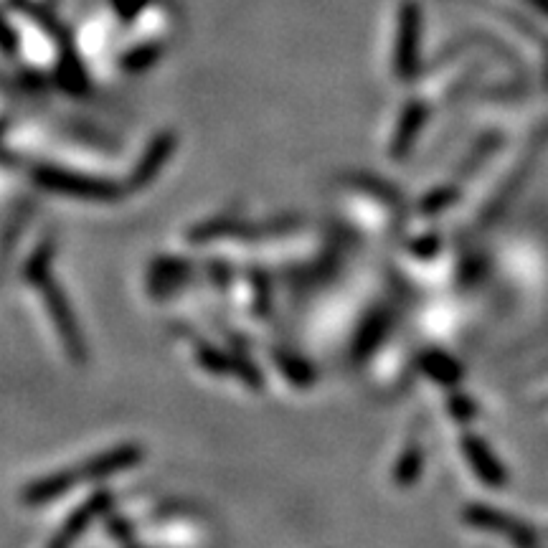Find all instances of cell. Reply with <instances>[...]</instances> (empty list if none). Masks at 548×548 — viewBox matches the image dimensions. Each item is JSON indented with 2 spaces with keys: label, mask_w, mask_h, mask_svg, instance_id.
I'll use <instances>...</instances> for the list:
<instances>
[{
  "label": "cell",
  "mask_w": 548,
  "mask_h": 548,
  "mask_svg": "<svg viewBox=\"0 0 548 548\" xmlns=\"http://www.w3.org/2000/svg\"><path fill=\"white\" fill-rule=\"evenodd\" d=\"M31 178L36 186H41L44 191L59 193V196L69 198H82V201H117V198L125 196L127 188L120 186L117 181L99 176H87V173H77V170L56 168V165H36L31 170Z\"/></svg>",
  "instance_id": "1"
},
{
  "label": "cell",
  "mask_w": 548,
  "mask_h": 548,
  "mask_svg": "<svg viewBox=\"0 0 548 548\" xmlns=\"http://www.w3.org/2000/svg\"><path fill=\"white\" fill-rule=\"evenodd\" d=\"M41 295H44L46 310H49V318L54 323L56 333H59L61 343H64V351L69 353L74 363L87 361V346H84V335L82 328L77 325V318H74V310L66 300L64 290L54 282V277H46L39 285Z\"/></svg>",
  "instance_id": "2"
},
{
  "label": "cell",
  "mask_w": 548,
  "mask_h": 548,
  "mask_svg": "<svg viewBox=\"0 0 548 548\" xmlns=\"http://www.w3.org/2000/svg\"><path fill=\"white\" fill-rule=\"evenodd\" d=\"M419 33H422V11L414 0H404L399 8L394 46V72L401 82H411L419 72Z\"/></svg>",
  "instance_id": "3"
},
{
  "label": "cell",
  "mask_w": 548,
  "mask_h": 548,
  "mask_svg": "<svg viewBox=\"0 0 548 548\" xmlns=\"http://www.w3.org/2000/svg\"><path fill=\"white\" fill-rule=\"evenodd\" d=\"M462 521L470 523L472 528H480V531L500 533V536L510 538V541L516 543V548H541L538 536L531 531V526L521 523L518 518L505 516V513L490 508V505H467L462 510Z\"/></svg>",
  "instance_id": "4"
},
{
  "label": "cell",
  "mask_w": 548,
  "mask_h": 548,
  "mask_svg": "<svg viewBox=\"0 0 548 548\" xmlns=\"http://www.w3.org/2000/svg\"><path fill=\"white\" fill-rule=\"evenodd\" d=\"M110 508H112L110 490H97V493H92L82 505H77V508L66 516V521L61 523V528L49 541V548H72L74 541H77V538L82 536V533L87 531V528L92 526L99 516L110 513Z\"/></svg>",
  "instance_id": "5"
},
{
  "label": "cell",
  "mask_w": 548,
  "mask_h": 548,
  "mask_svg": "<svg viewBox=\"0 0 548 548\" xmlns=\"http://www.w3.org/2000/svg\"><path fill=\"white\" fill-rule=\"evenodd\" d=\"M145 452L140 444H120L115 450L99 452V455L89 457L87 462L77 467L82 483H97V480H107V477L117 475V472H125L130 467H135L137 462L143 460Z\"/></svg>",
  "instance_id": "6"
},
{
  "label": "cell",
  "mask_w": 548,
  "mask_h": 548,
  "mask_svg": "<svg viewBox=\"0 0 548 548\" xmlns=\"http://www.w3.org/2000/svg\"><path fill=\"white\" fill-rule=\"evenodd\" d=\"M176 143H178L176 135H173L170 130L158 132V135H155L153 140L148 143L145 153L140 155V160L135 163V168H132L127 188L137 191V188L150 186V183L158 178L160 170L165 168V163L170 160V155H173V150H176Z\"/></svg>",
  "instance_id": "7"
},
{
  "label": "cell",
  "mask_w": 548,
  "mask_h": 548,
  "mask_svg": "<svg viewBox=\"0 0 548 548\" xmlns=\"http://www.w3.org/2000/svg\"><path fill=\"white\" fill-rule=\"evenodd\" d=\"M460 447L465 460L470 462L472 472H475L488 488H505V483H508V472H505V467L500 465V460L493 455V450H490L483 439L475 437V434H462Z\"/></svg>",
  "instance_id": "8"
},
{
  "label": "cell",
  "mask_w": 548,
  "mask_h": 548,
  "mask_svg": "<svg viewBox=\"0 0 548 548\" xmlns=\"http://www.w3.org/2000/svg\"><path fill=\"white\" fill-rule=\"evenodd\" d=\"M77 483H82V477H79V470H64V472H51V475L39 477V480H33L23 488L21 500L31 508L36 505H46L51 500H59L61 495L72 493L77 488Z\"/></svg>",
  "instance_id": "9"
},
{
  "label": "cell",
  "mask_w": 548,
  "mask_h": 548,
  "mask_svg": "<svg viewBox=\"0 0 548 548\" xmlns=\"http://www.w3.org/2000/svg\"><path fill=\"white\" fill-rule=\"evenodd\" d=\"M424 122H427V105H424L422 99H409V105L401 110L399 122H396L394 143H391V158L401 160L409 155L411 145H414L417 135L422 132Z\"/></svg>",
  "instance_id": "10"
},
{
  "label": "cell",
  "mask_w": 548,
  "mask_h": 548,
  "mask_svg": "<svg viewBox=\"0 0 548 548\" xmlns=\"http://www.w3.org/2000/svg\"><path fill=\"white\" fill-rule=\"evenodd\" d=\"M417 366L422 368V373L427 379H432L439 386H460L465 379V371H462L460 363L450 356V353L437 351V348H429L422 356L417 358Z\"/></svg>",
  "instance_id": "11"
},
{
  "label": "cell",
  "mask_w": 548,
  "mask_h": 548,
  "mask_svg": "<svg viewBox=\"0 0 548 548\" xmlns=\"http://www.w3.org/2000/svg\"><path fill=\"white\" fill-rule=\"evenodd\" d=\"M274 363H277V368L282 371V376H285L287 381H292L295 386H300V389H307V386L313 384V368H310V363H307L305 358L297 356V353L277 348V351H274Z\"/></svg>",
  "instance_id": "12"
},
{
  "label": "cell",
  "mask_w": 548,
  "mask_h": 548,
  "mask_svg": "<svg viewBox=\"0 0 548 548\" xmlns=\"http://www.w3.org/2000/svg\"><path fill=\"white\" fill-rule=\"evenodd\" d=\"M422 465H424V452L419 444H409L401 457L396 460L394 467V483L399 488H411V485L417 483L419 475H422Z\"/></svg>",
  "instance_id": "13"
},
{
  "label": "cell",
  "mask_w": 548,
  "mask_h": 548,
  "mask_svg": "<svg viewBox=\"0 0 548 548\" xmlns=\"http://www.w3.org/2000/svg\"><path fill=\"white\" fill-rule=\"evenodd\" d=\"M59 84L69 94L87 92V72H84L82 61H79L69 49H64V54H61L59 59Z\"/></svg>",
  "instance_id": "14"
},
{
  "label": "cell",
  "mask_w": 548,
  "mask_h": 548,
  "mask_svg": "<svg viewBox=\"0 0 548 548\" xmlns=\"http://www.w3.org/2000/svg\"><path fill=\"white\" fill-rule=\"evenodd\" d=\"M244 226L234 219H214L206 221V224H198L188 231V239L193 244H209V242H219L224 236H234L239 234Z\"/></svg>",
  "instance_id": "15"
},
{
  "label": "cell",
  "mask_w": 548,
  "mask_h": 548,
  "mask_svg": "<svg viewBox=\"0 0 548 548\" xmlns=\"http://www.w3.org/2000/svg\"><path fill=\"white\" fill-rule=\"evenodd\" d=\"M51 259H54V244L44 242L36 247V252L26 259V267H23V277L26 282H31L33 287H39L46 277H51Z\"/></svg>",
  "instance_id": "16"
},
{
  "label": "cell",
  "mask_w": 548,
  "mask_h": 548,
  "mask_svg": "<svg viewBox=\"0 0 548 548\" xmlns=\"http://www.w3.org/2000/svg\"><path fill=\"white\" fill-rule=\"evenodd\" d=\"M160 54H163V46L160 44H140L122 56L120 69H125L130 74L148 72L150 66H155V61L160 59Z\"/></svg>",
  "instance_id": "17"
},
{
  "label": "cell",
  "mask_w": 548,
  "mask_h": 548,
  "mask_svg": "<svg viewBox=\"0 0 548 548\" xmlns=\"http://www.w3.org/2000/svg\"><path fill=\"white\" fill-rule=\"evenodd\" d=\"M384 330H386V318L384 313H373L371 318L363 323V328L358 330L356 335V346H353V351H356L358 358L368 356V353L373 351V348L379 346V340L384 338Z\"/></svg>",
  "instance_id": "18"
},
{
  "label": "cell",
  "mask_w": 548,
  "mask_h": 548,
  "mask_svg": "<svg viewBox=\"0 0 548 548\" xmlns=\"http://www.w3.org/2000/svg\"><path fill=\"white\" fill-rule=\"evenodd\" d=\"M196 358L201 363V368H206L209 373L216 376H224V373H234V353L221 351L214 346H196Z\"/></svg>",
  "instance_id": "19"
},
{
  "label": "cell",
  "mask_w": 548,
  "mask_h": 548,
  "mask_svg": "<svg viewBox=\"0 0 548 548\" xmlns=\"http://www.w3.org/2000/svg\"><path fill=\"white\" fill-rule=\"evenodd\" d=\"M455 201H457L455 186H439V188H434V191H429L427 196L419 201V211L427 216H434V214H439V211L450 209Z\"/></svg>",
  "instance_id": "20"
},
{
  "label": "cell",
  "mask_w": 548,
  "mask_h": 548,
  "mask_svg": "<svg viewBox=\"0 0 548 548\" xmlns=\"http://www.w3.org/2000/svg\"><path fill=\"white\" fill-rule=\"evenodd\" d=\"M188 262H181V259H163L153 267V282L160 285V282H173L176 277H183L188 274Z\"/></svg>",
  "instance_id": "21"
},
{
  "label": "cell",
  "mask_w": 548,
  "mask_h": 548,
  "mask_svg": "<svg viewBox=\"0 0 548 548\" xmlns=\"http://www.w3.org/2000/svg\"><path fill=\"white\" fill-rule=\"evenodd\" d=\"M254 313L267 315L269 313V280L264 274L254 272Z\"/></svg>",
  "instance_id": "22"
},
{
  "label": "cell",
  "mask_w": 548,
  "mask_h": 548,
  "mask_svg": "<svg viewBox=\"0 0 548 548\" xmlns=\"http://www.w3.org/2000/svg\"><path fill=\"white\" fill-rule=\"evenodd\" d=\"M148 3L150 0H112V8H115V13L122 21L130 23L148 8Z\"/></svg>",
  "instance_id": "23"
},
{
  "label": "cell",
  "mask_w": 548,
  "mask_h": 548,
  "mask_svg": "<svg viewBox=\"0 0 548 548\" xmlns=\"http://www.w3.org/2000/svg\"><path fill=\"white\" fill-rule=\"evenodd\" d=\"M450 411L452 417L460 419V422H467V419L475 417V401L465 394H452L450 396Z\"/></svg>",
  "instance_id": "24"
},
{
  "label": "cell",
  "mask_w": 548,
  "mask_h": 548,
  "mask_svg": "<svg viewBox=\"0 0 548 548\" xmlns=\"http://www.w3.org/2000/svg\"><path fill=\"white\" fill-rule=\"evenodd\" d=\"M439 249V236L437 234H424L419 236V239H414L411 242V252L417 254V257H434Z\"/></svg>",
  "instance_id": "25"
},
{
  "label": "cell",
  "mask_w": 548,
  "mask_h": 548,
  "mask_svg": "<svg viewBox=\"0 0 548 548\" xmlns=\"http://www.w3.org/2000/svg\"><path fill=\"white\" fill-rule=\"evenodd\" d=\"M211 274H214V280L219 287H226L231 280V269L226 267V262H219V259H214L211 262Z\"/></svg>",
  "instance_id": "26"
},
{
  "label": "cell",
  "mask_w": 548,
  "mask_h": 548,
  "mask_svg": "<svg viewBox=\"0 0 548 548\" xmlns=\"http://www.w3.org/2000/svg\"><path fill=\"white\" fill-rule=\"evenodd\" d=\"M18 49V39H16V31H13V26L6 28V54L13 56Z\"/></svg>",
  "instance_id": "27"
},
{
  "label": "cell",
  "mask_w": 548,
  "mask_h": 548,
  "mask_svg": "<svg viewBox=\"0 0 548 548\" xmlns=\"http://www.w3.org/2000/svg\"><path fill=\"white\" fill-rule=\"evenodd\" d=\"M533 6L536 8H541V11H546L548 13V0H531Z\"/></svg>",
  "instance_id": "28"
},
{
  "label": "cell",
  "mask_w": 548,
  "mask_h": 548,
  "mask_svg": "<svg viewBox=\"0 0 548 548\" xmlns=\"http://www.w3.org/2000/svg\"><path fill=\"white\" fill-rule=\"evenodd\" d=\"M120 546H122V548H143V546H137L135 538H127V541H122Z\"/></svg>",
  "instance_id": "29"
}]
</instances>
